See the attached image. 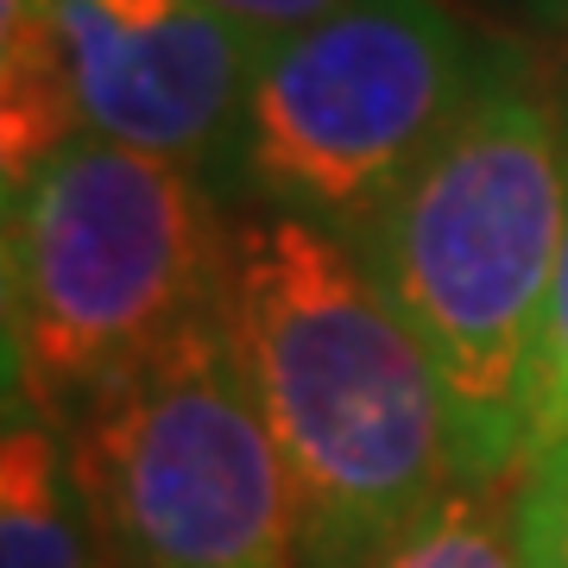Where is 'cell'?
Returning <instances> with one entry per match:
<instances>
[{
	"instance_id": "1",
	"label": "cell",
	"mask_w": 568,
	"mask_h": 568,
	"mask_svg": "<svg viewBox=\"0 0 568 568\" xmlns=\"http://www.w3.org/2000/svg\"><path fill=\"white\" fill-rule=\"evenodd\" d=\"M222 323L297 493V568H373L455 487L424 342L335 227L284 209L227 222Z\"/></svg>"
},
{
	"instance_id": "2",
	"label": "cell",
	"mask_w": 568,
	"mask_h": 568,
	"mask_svg": "<svg viewBox=\"0 0 568 568\" xmlns=\"http://www.w3.org/2000/svg\"><path fill=\"white\" fill-rule=\"evenodd\" d=\"M562 215L556 95L530 82L518 51H499L417 171L347 234L443 379L455 480L499 487L525 462V373Z\"/></svg>"
},
{
	"instance_id": "3",
	"label": "cell",
	"mask_w": 568,
	"mask_h": 568,
	"mask_svg": "<svg viewBox=\"0 0 568 568\" xmlns=\"http://www.w3.org/2000/svg\"><path fill=\"white\" fill-rule=\"evenodd\" d=\"M227 227L196 171L77 133L7 196V410L70 429L133 361L222 304Z\"/></svg>"
},
{
	"instance_id": "4",
	"label": "cell",
	"mask_w": 568,
	"mask_h": 568,
	"mask_svg": "<svg viewBox=\"0 0 568 568\" xmlns=\"http://www.w3.org/2000/svg\"><path fill=\"white\" fill-rule=\"evenodd\" d=\"M102 568H297V493L222 304L70 424Z\"/></svg>"
},
{
	"instance_id": "5",
	"label": "cell",
	"mask_w": 568,
	"mask_h": 568,
	"mask_svg": "<svg viewBox=\"0 0 568 568\" xmlns=\"http://www.w3.org/2000/svg\"><path fill=\"white\" fill-rule=\"evenodd\" d=\"M493 58L443 0H342L253 63L246 178L265 209L347 241L474 102Z\"/></svg>"
},
{
	"instance_id": "6",
	"label": "cell",
	"mask_w": 568,
	"mask_h": 568,
	"mask_svg": "<svg viewBox=\"0 0 568 568\" xmlns=\"http://www.w3.org/2000/svg\"><path fill=\"white\" fill-rule=\"evenodd\" d=\"M82 133L159 159H215L246 126L253 44L209 0H58Z\"/></svg>"
},
{
	"instance_id": "7",
	"label": "cell",
	"mask_w": 568,
	"mask_h": 568,
	"mask_svg": "<svg viewBox=\"0 0 568 568\" xmlns=\"http://www.w3.org/2000/svg\"><path fill=\"white\" fill-rule=\"evenodd\" d=\"M0 568H102L70 443L32 410H7L0 443Z\"/></svg>"
},
{
	"instance_id": "8",
	"label": "cell",
	"mask_w": 568,
	"mask_h": 568,
	"mask_svg": "<svg viewBox=\"0 0 568 568\" xmlns=\"http://www.w3.org/2000/svg\"><path fill=\"white\" fill-rule=\"evenodd\" d=\"M82 133L58 0H0V178L26 190Z\"/></svg>"
},
{
	"instance_id": "9",
	"label": "cell",
	"mask_w": 568,
	"mask_h": 568,
	"mask_svg": "<svg viewBox=\"0 0 568 568\" xmlns=\"http://www.w3.org/2000/svg\"><path fill=\"white\" fill-rule=\"evenodd\" d=\"M373 568H525L511 499L480 480H455L373 556Z\"/></svg>"
},
{
	"instance_id": "10",
	"label": "cell",
	"mask_w": 568,
	"mask_h": 568,
	"mask_svg": "<svg viewBox=\"0 0 568 568\" xmlns=\"http://www.w3.org/2000/svg\"><path fill=\"white\" fill-rule=\"evenodd\" d=\"M568 159V140H562ZM568 429V215H562V246H556V272H549L544 323L530 342V373H525V455L549 436Z\"/></svg>"
},
{
	"instance_id": "11",
	"label": "cell",
	"mask_w": 568,
	"mask_h": 568,
	"mask_svg": "<svg viewBox=\"0 0 568 568\" xmlns=\"http://www.w3.org/2000/svg\"><path fill=\"white\" fill-rule=\"evenodd\" d=\"M511 530H518L525 568H568V429L518 462Z\"/></svg>"
},
{
	"instance_id": "12",
	"label": "cell",
	"mask_w": 568,
	"mask_h": 568,
	"mask_svg": "<svg viewBox=\"0 0 568 568\" xmlns=\"http://www.w3.org/2000/svg\"><path fill=\"white\" fill-rule=\"evenodd\" d=\"M209 7L253 44V58H265V51L284 44L291 32H304V26H316L323 13H335L342 0H209Z\"/></svg>"
},
{
	"instance_id": "13",
	"label": "cell",
	"mask_w": 568,
	"mask_h": 568,
	"mask_svg": "<svg viewBox=\"0 0 568 568\" xmlns=\"http://www.w3.org/2000/svg\"><path fill=\"white\" fill-rule=\"evenodd\" d=\"M549 95H556V114H562V140H568V63L556 70V89H549Z\"/></svg>"
},
{
	"instance_id": "14",
	"label": "cell",
	"mask_w": 568,
	"mask_h": 568,
	"mask_svg": "<svg viewBox=\"0 0 568 568\" xmlns=\"http://www.w3.org/2000/svg\"><path fill=\"white\" fill-rule=\"evenodd\" d=\"M537 13H544L549 26H562V32H568V0H537Z\"/></svg>"
}]
</instances>
